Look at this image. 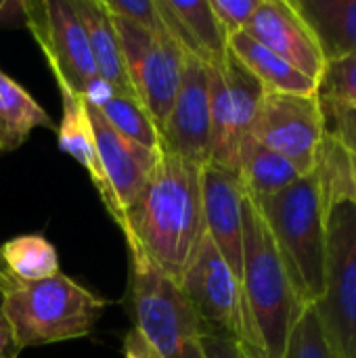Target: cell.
I'll return each instance as SVG.
<instances>
[{
	"label": "cell",
	"instance_id": "1",
	"mask_svg": "<svg viewBox=\"0 0 356 358\" xmlns=\"http://www.w3.org/2000/svg\"><path fill=\"white\" fill-rule=\"evenodd\" d=\"M201 170L204 166L162 149L153 174L126 210L122 235L128 252H141L174 283L206 233Z\"/></svg>",
	"mask_w": 356,
	"mask_h": 358
},
{
	"label": "cell",
	"instance_id": "2",
	"mask_svg": "<svg viewBox=\"0 0 356 358\" xmlns=\"http://www.w3.org/2000/svg\"><path fill=\"white\" fill-rule=\"evenodd\" d=\"M252 201L281 252L300 302L306 306L319 302L325 283L329 212L319 174L300 176L281 193Z\"/></svg>",
	"mask_w": 356,
	"mask_h": 358
},
{
	"label": "cell",
	"instance_id": "3",
	"mask_svg": "<svg viewBox=\"0 0 356 358\" xmlns=\"http://www.w3.org/2000/svg\"><path fill=\"white\" fill-rule=\"evenodd\" d=\"M241 285L264 357L283 358L287 336L306 304L300 302L281 252L248 195L243 199Z\"/></svg>",
	"mask_w": 356,
	"mask_h": 358
},
{
	"label": "cell",
	"instance_id": "4",
	"mask_svg": "<svg viewBox=\"0 0 356 358\" xmlns=\"http://www.w3.org/2000/svg\"><path fill=\"white\" fill-rule=\"evenodd\" d=\"M0 298L23 350L88 338L107 306V300L63 273L34 283L13 279Z\"/></svg>",
	"mask_w": 356,
	"mask_h": 358
},
{
	"label": "cell",
	"instance_id": "5",
	"mask_svg": "<svg viewBox=\"0 0 356 358\" xmlns=\"http://www.w3.org/2000/svg\"><path fill=\"white\" fill-rule=\"evenodd\" d=\"M130 304L134 327L162 358H206L204 323L178 283L153 266L141 252H130Z\"/></svg>",
	"mask_w": 356,
	"mask_h": 358
},
{
	"label": "cell",
	"instance_id": "6",
	"mask_svg": "<svg viewBox=\"0 0 356 358\" xmlns=\"http://www.w3.org/2000/svg\"><path fill=\"white\" fill-rule=\"evenodd\" d=\"M178 287L206 327L220 329L237 338L256 355L266 358L241 279L231 271L208 233L199 239Z\"/></svg>",
	"mask_w": 356,
	"mask_h": 358
},
{
	"label": "cell",
	"instance_id": "7",
	"mask_svg": "<svg viewBox=\"0 0 356 358\" xmlns=\"http://www.w3.org/2000/svg\"><path fill=\"white\" fill-rule=\"evenodd\" d=\"M336 358H356V208L342 201L327 212L323 296L313 304Z\"/></svg>",
	"mask_w": 356,
	"mask_h": 358
},
{
	"label": "cell",
	"instance_id": "8",
	"mask_svg": "<svg viewBox=\"0 0 356 358\" xmlns=\"http://www.w3.org/2000/svg\"><path fill=\"white\" fill-rule=\"evenodd\" d=\"M111 19L122 44L134 96L162 134L180 86L187 50L168 34L166 27L149 31L120 17L111 15Z\"/></svg>",
	"mask_w": 356,
	"mask_h": 358
},
{
	"label": "cell",
	"instance_id": "9",
	"mask_svg": "<svg viewBox=\"0 0 356 358\" xmlns=\"http://www.w3.org/2000/svg\"><path fill=\"white\" fill-rule=\"evenodd\" d=\"M210 80V159L237 172L239 151L252 134L262 84L229 52L220 63L206 65Z\"/></svg>",
	"mask_w": 356,
	"mask_h": 358
},
{
	"label": "cell",
	"instance_id": "10",
	"mask_svg": "<svg viewBox=\"0 0 356 358\" xmlns=\"http://www.w3.org/2000/svg\"><path fill=\"white\" fill-rule=\"evenodd\" d=\"M252 136L260 145L290 159L302 176L315 172L327 138L319 94L264 90Z\"/></svg>",
	"mask_w": 356,
	"mask_h": 358
},
{
	"label": "cell",
	"instance_id": "11",
	"mask_svg": "<svg viewBox=\"0 0 356 358\" xmlns=\"http://www.w3.org/2000/svg\"><path fill=\"white\" fill-rule=\"evenodd\" d=\"M25 27L38 42L57 86H67L82 96L99 76L73 2L25 0Z\"/></svg>",
	"mask_w": 356,
	"mask_h": 358
},
{
	"label": "cell",
	"instance_id": "12",
	"mask_svg": "<svg viewBox=\"0 0 356 358\" xmlns=\"http://www.w3.org/2000/svg\"><path fill=\"white\" fill-rule=\"evenodd\" d=\"M162 149L206 166L210 159V80L201 59L187 52L180 86L162 130Z\"/></svg>",
	"mask_w": 356,
	"mask_h": 358
},
{
	"label": "cell",
	"instance_id": "13",
	"mask_svg": "<svg viewBox=\"0 0 356 358\" xmlns=\"http://www.w3.org/2000/svg\"><path fill=\"white\" fill-rule=\"evenodd\" d=\"M86 109L97 138L99 162L115 206L113 222L118 224L120 231H124L126 210L134 203V199L141 195L143 187L147 185L149 176L153 174L162 157V149L155 151L128 141L126 136H122L118 130L109 126L101 109L92 105H86Z\"/></svg>",
	"mask_w": 356,
	"mask_h": 358
},
{
	"label": "cell",
	"instance_id": "14",
	"mask_svg": "<svg viewBox=\"0 0 356 358\" xmlns=\"http://www.w3.org/2000/svg\"><path fill=\"white\" fill-rule=\"evenodd\" d=\"M248 31L262 46L279 55L300 73L321 80L325 71V55L313 27L306 23L294 0H260Z\"/></svg>",
	"mask_w": 356,
	"mask_h": 358
},
{
	"label": "cell",
	"instance_id": "15",
	"mask_svg": "<svg viewBox=\"0 0 356 358\" xmlns=\"http://www.w3.org/2000/svg\"><path fill=\"white\" fill-rule=\"evenodd\" d=\"M201 199L206 233L231 271L241 279L245 189L237 172L208 162L201 170Z\"/></svg>",
	"mask_w": 356,
	"mask_h": 358
},
{
	"label": "cell",
	"instance_id": "16",
	"mask_svg": "<svg viewBox=\"0 0 356 358\" xmlns=\"http://www.w3.org/2000/svg\"><path fill=\"white\" fill-rule=\"evenodd\" d=\"M159 17L168 34L206 65L220 63L229 55V36L218 23L210 0H157Z\"/></svg>",
	"mask_w": 356,
	"mask_h": 358
},
{
	"label": "cell",
	"instance_id": "17",
	"mask_svg": "<svg viewBox=\"0 0 356 358\" xmlns=\"http://www.w3.org/2000/svg\"><path fill=\"white\" fill-rule=\"evenodd\" d=\"M61 92V124L57 126V143L59 149L67 155H71L90 176V182L99 191L103 206L111 218H115V206L111 191L107 187L101 162H99V149L94 130L90 124V115L86 109V103L80 94L69 90L67 86H59Z\"/></svg>",
	"mask_w": 356,
	"mask_h": 358
},
{
	"label": "cell",
	"instance_id": "18",
	"mask_svg": "<svg viewBox=\"0 0 356 358\" xmlns=\"http://www.w3.org/2000/svg\"><path fill=\"white\" fill-rule=\"evenodd\" d=\"M71 2L84 25L97 76L103 78L115 92L134 96L122 55V44L113 19L105 8L103 0H71Z\"/></svg>",
	"mask_w": 356,
	"mask_h": 358
},
{
	"label": "cell",
	"instance_id": "19",
	"mask_svg": "<svg viewBox=\"0 0 356 358\" xmlns=\"http://www.w3.org/2000/svg\"><path fill=\"white\" fill-rule=\"evenodd\" d=\"M229 52L262 84L266 92L317 94L319 82L300 73L279 55L262 46L248 31H237L229 38Z\"/></svg>",
	"mask_w": 356,
	"mask_h": 358
},
{
	"label": "cell",
	"instance_id": "20",
	"mask_svg": "<svg viewBox=\"0 0 356 358\" xmlns=\"http://www.w3.org/2000/svg\"><path fill=\"white\" fill-rule=\"evenodd\" d=\"M313 27L325 61L356 55V0H294Z\"/></svg>",
	"mask_w": 356,
	"mask_h": 358
},
{
	"label": "cell",
	"instance_id": "21",
	"mask_svg": "<svg viewBox=\"0 0 356 358\" xmlns=\"http://www.w3.org/2000/svg\"><path fill=\"white\" fill-rule=\"evenodd\" d=\"M237 176L252 199H262L281 193L302 174L283 155L260 145L252 134L243 141L237 162Z\"/></svg>",
	"mask_w": 356,
	"mask_h": 358
},
{
	"label": "cell",
	"instance_id": "22",
	"mask_svg": "<svg viewBox=\"0 0 356 358\" xmlns=\"http://www.w3.org/2000/svg\"><path fill=\"white\" fill-rule=\"evenodd\" d=\"M34 128H57L40 103L0 69V151L23 145Z\"/></svg>",
	"mask_w": 356,
	"mask_h": 358
},
{
	"label": "cell",
	"instance_id": "23",
	"mask_svg": "<svg viewBox=\"0 0 356 358\" xmlns=\"http://www.w3.org/2000/svg\"><path fill=\"white\" fill-rule=\"evenodd\" d=\"M4 273L15 281H44L59 275V256L55 245L42 235H19L0 245Z\"/></svg>",
	"mask_w": 356,
	"mask_h": 358
},
{
	"label": "cell",
	"instance_id": "24",
	"mask_svg": "<svg viewBox=\"0 0 356 358\" xmlns=\"http://www.w3.org/2000/svg\"><path fill=\"white\" fill-rule=\"evenodd\" d=\"M315 172L319 174L327 210L342 201L356 208V155L332 134L325 138Z\"/></svg>",
	"mask_w": 356,
	"mask_h": 358
},
{
	"label": "cell",
	"instance_id": "25",
	"mask_svg": "<svg viewBox=\"0 0 356 358\" xmlns=\"http://www.w3.org/2000/svg\"><path fill=\"white\" fill-rule=\"evenodd\" d=\"M101 113L109 122V126L128 141L147 149H162V134L136 96L115 92L101 107Z\"/></svg>",
	"mask_w": 356,
	"mask_h": 358
},
{
	"label": "cell",
	"instance_id": "26",
	"mask_svg": "<svg viewBox=\"0 0 356 358\" xmlns=\"http://www.w3.org/2000/svg\"><path fill=\"white\" fill-rule=\"evenodd\" d=\"M283 358H336L325 340V334L321 329V323L313 304L300 310L287 336Z\"/></svg>",
	"mask_w": 356,
	"mask_h": 358
},
{
	"label": "cell",
	"instance_id": "27",
	"mask_svg": "<svg viewBox=\"0 0 356 358\" xmlns=\"http://www.w3.org/2000/svg\"><path fill=\"white\" fill-rule=\"evenodd\" d=\"M317 94L321 101L356 109V55L327 61Z\"/></svg>",
	"mask_w": 356,
	"mask_h": 358
},
{
	"label": "cell",
	"instance_id": "28",
	"mask_svg": "<svg viewBox=\"0 0 356 358\" xmlns=\"http://www.w3.org/2000/svg\"><path fill=\"white\" fill-rule=\"evenodd\" d=\"M103 4L113 17H120L143 29L157 31L164 27L157 0H103Z\"/></svg>",
	"mask_w": 356,
	"mask_h": 358
},
{
	"label": "cell",
	"instance_id": "29",
	"mask_svg": "<svg viewBox=\"0 0 356 358\" xmlns=\"http://www.w3.org/2000/svg\"><path fill=\"white\" fill-rule=\"evenodd\" d=\"M258 4L260 0H210V6L218 23L222 25L229 38L248 27Z\"/></svg>",
	"mask_w": 356,
	"mask_h": 358
},
{
	"label": "cell",
	"instance_id": "30",
	"mask_svg": "<svg viewBox=\"0 0 356 358\" xmlns=\"http://www.w3.org/2000/svg\"><path fill=\"white\" fill-rule=\"evenodd\" d=\"M201 348L206 358H262L237 338L206 325L201 334Z\"/></svg>",
	"mask_w": 356,
	"mask_h": 358
},
{
	"label": "cell",
	"instance_id": "31",
	"mask_svg": "<svg viewBox=\"0 0 356 358\" xmlns=\"http://www.w3.org/2000/svg\"><path fill=\"white\" fill-rule=\"evenodd\" d=\"M321 103H323L327 134L338 138L356 155V109L327 103V101H321Z\"/></svg>",
	"mask_w": 356,
	"mask_h": 358
},
{
	"label": "cell",
	"instance_id": "32",
	"mask_svg": "<svg viewBox=\"0 0 356 358\" xmlns=\"http://www.w3.org/2000/svg\"><path fill=\"white\" fill-rule=\"evenodd\" d=\"M122 350H124V358H162L159 352L147 342V338L136 327H132L126 334Z\"/></svg>",
	"mask_w": 356,
	"mask_h": 358
},
{
	"label": "cell",
	"instance_id": "33",
	"mask_svg": "<svg viewBox=\"0 0 356 358\" xmlns=\"http://www.w3.org/2000/svg\"><path fill=\"white\" fill-rule=\"evenodd\" d=\"M21 346L13 334V327L2 310V304H0V358H19L21 355Z\"/></svg>",
	"mask_w": 356,
	"mask_h": 358
},
{
	"label": "cell",
	"instance_id": "34",
	"mask_svg": "<svg viewBox=\"0 0 356 358\" xmlns=\"http://www.w3.org/2000/svg\"><path fill=\"white\" fill-rule=\"evenodd\" d=\"M25 25V0H0V27Z\"/></svg>",
	"mask_w": 356,
	"mask_h": 358
},
{
	"label": "cell",
	"instance_id": "35",
	"mask_svg": "<svg viewBox=\"0 0 356 358\" xmlns=\"http://www.w3.org/2000/svg\"><path fill=\"white\" fill-rule=\"evenodd\" d=\"M10 283H13V279H10V277H6V275H2V273H0V292H2V289H4V287H8V285H10Z\"/></svg>",
	"mask_w": 356,
	"mask_h": 358
},
{
	"label": "cell",
	"instance_id": "36",
	"mask_svg": "<svg viewBox=\"0 0 356 358\" xmlns=\"http://www.w3.org/2000/svg\"><path fill=\"white\" fill-rule=\"evenodd\" d=\"M0 273H2V275H6V273H4V268H2V262H0ZM6 277H8V275H6Z\"/></svg>",
	"mask_w": 356,
	"mask_h": 358
},
{
	"label": "cell",
	"instance_id": "37",
	"mask_svg": "<svg viewBox=\"0 0 356 358\" xmlns=\"http://www.w3.org/2000/svg\"><path fill=\"white\" fill-rule=\"evenodd\" d=\"M0 153H2V151H0Z\"/></svg>",
	"mask_w": 356,
	"mask_h": 358
}]
</instances>
